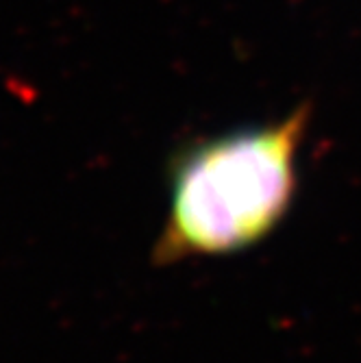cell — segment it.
Returning a JSON list of instances; mask_svg holds the SVG:
<instances>
[{
	"instance_id": "obj_1",
	"label": "cell",
	"mask_w": 361,
	"mask_h": 363,
	"mask_svg": "<svg viewBox=\"0 0 361 363\" xmlns=\"http://www.w3.org/2000/svg\"><path fill=\"white\" fill-rule=\"evenodd\" d=\"M311 109L185 146L170 166L168 211L155 266L238 255L266 242L299 191V155Z\"/></svg>"
}]
</instances>
